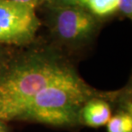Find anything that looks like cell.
<instances>
[{
  "instance_id": "6da1fadb",
  "label": "cell",
  "mask_w": 132,
  "mask_h": 132,
  "mask_svg": "<svg viewBox=\"0 0 132 132\" xmlns=\"http://www.w3.org/2000/svg\"><path fill=\"white\" fill-rule=\"evenodd\" d=\"M77 74L53 52H34L0 69V120L17 121L39 92Z\"/></svg>"
},
{
  "instance_id": "7a4b0ae2",
  "label": "cell",
  "mask_w": 132,
  "mask_h": 132,
  "mask_svg": "<svg viewBox=\"0 0 132 132\" xmlns=\"http://www.w3.org/2000/svg\"><path fill=\"white\" fill-rule=\"evenodd\" d=\"M39 27L34 7L10 0H0V43L29 40Z\"/></svg>"
},
{
  "instance_id": "3957f363",
  "label": "cell",
  "mask_w": 132,
  "mask_h": 132,
  "mask_svg": "<svg viewBox=\"0 0 132 132\" xmlns=\"http://www.w3.org/2000/svg\"><path fill=\"white\" fill-rule=\"evenodd\" d=\"M55 32L60 39L70 44H80L93 35L96 28L94 15L83 7L64 6L57 12Z\"/></svg>"
},
{
  "instance_id": "277c9868",
  "label": "cell",
  "mask_w": 132,
  "mask_h": 132,
  "mask_svg": "<svg viewBox=\"0 0 132 132\" xmlns=\"http://www.w3.org/2000/svg\"><path fill=\"white\" fill-rule=\"evenodd\" d=\"M80 110L81 107L75 106L36 109L25 113L21 118L20 121L38 123L57 127L75 126L81 123Z\"/></svg>"
},
{
  "instance_id": "5b68a950",
  "label": "cell",
  "mask_w": 132,
  "mask_h": 132,
  "mask_svg": "<svg viewBox=\"0 0 132 132\" xmlns=\"http://www.w3.org/2000/svg\"><path fill=\"white\" fill-rule=\"evenodd\" d=\"M111 117L110 103L98 95L87 100L80 110V122L92 128L106 125Z\"/></svg>"
},
{
  "instance_id": "8992f818",
  "label": "cell",
  "mask_w": 132,
  "mask_h": 132,
  "mask_svg": "<svg viewBox=\"0 0 132 132\" xmlns=\"http://www.w3.org/2000/svg\"><path fill=\"white\" fill-rule=\"evenodd\" d=\"M107 132H132V112L131 104L118 111L114 116H112L106 123Z\"/></svg>"
},
{
  "instance_id": "52a82bcc",
  "label": "cell",
  "mask_w": 132,
  "mask_h": 132,
  "mask_svg": "<svg viewBox=\"0 0 132 132\" xmlns=\"http://www.w3.org/2000/svg\"><path fill=\"white\" fill-rule=\"evenodd\" d=\"M87 6L93 15L106 16L118 10L119 0H88Z\"/></svg>"
},
{
  "instance_id": "ba28073f",
  "label": "cell",
  "mask_w": 132,
  "mask_h": 132,
  "mask_svg": "<svg viewBox=\"0 0 132 132\" xmlns=\"http://www.w3.org/2000/svg\"><path fill=\"white\" fill-rule=\"evenodd\" d=\"M118 10L125 16L131 18L132 15V0H119Z\"/></svg>"
},
{
  "instance_id": "9c48e42d",
  "label": "cell",
  "mask_w": 132,
  "mask_h": 132,
  "mask_svg": "<svg viewBox=\"0 0 132 132\" xmlns=\"http://www.w3.org/2000/svg\"><path fill=\"white\" fill-rule=\"evenodd\" d=\"M59 4L64 6H87L88 0H56Z\"/></svg>"
},
{
  "instance_id": "30bf717a",
  "label": "cell",
  "mask_w": 132,
  "mask_h": 132,
  "mask_svg": "<svg viewBox=\"0 0 132 132\" xmlns=\"http://www.w3.org/2000/svg\"><path fill=\"white\" fill-rule=\"evenodd\" d=\"M10 1L16 2V3H19V4H28V5H30V6L34 7L35 4L39 1V0H10Z\"/></svg>"
},
{
  "instance_id": "8fae6325",
  "label": "cell",
  "mask_w": 132,
  "mask_h": 132,
  "mask_svg": "<svg viewBox=\"0 0 132 132\" xmlns=\"http://www.w3.org/2000/svg\"><path fill=\"white\" fill-rule=\"evenodd\" d=\"M7 123L4 122V121L0 120V132H10V129L6 125Z\"/></svg>"
},
{
  "instance_id": "7c38bea8",
  "label": "cell",
  "mask_w": 132,
  "mask_h": 132,
  "mask_svg": "<svg viewBox=\"0 0 132 132\" xmlns=\"http://www.w3.org/2000/svg\"><path fill=\"white\" fill-rule=\"evenodd\" d=\"M3 65H4V63H3V59H2V55L0 54V69L3 67Z\"/></svg>"
}]
</instances>
